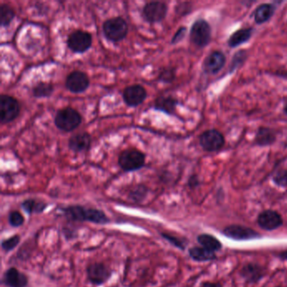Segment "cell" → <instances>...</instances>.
Segmentation results:
<instances>
[{"label":"cell","instance_id":"6da1fadb","mask_svg":"<svg viewBox=\"0 0 287 287\" xmlns=\"http://www.w3.org/2000/svg\"><path fill=\"white\" fill-rule=\"evenodd\" d=\"M67 219L74 222H90L104 225L109 223V219L104 211L99 209L86 208L83 206L74 205L61 208Z\"/></svg>","mask_w":287,"mask_h":287},{"label":"cell","instance_id":"7a4b0ae2","mask_svg":"<svg viewBox=\"0 0 287 287\" xmlns=\"http://www.w3.org/2000/svg\"><path fill=\"white\" fill-rule=\"evenodd\" d=\"M103 33L109 41L118 42L123 40L128 33V26L121 17H115L107 19L103 24Z\"/></svg>","mask_w":287,"mask_h":287},{"label":"cell","instance_id":"3957f363","mask_svg":"<svg viewBox=\"0 0 287 287\" xmlns=\"http://www.w3.org/2000/svg\"><path fill=\"white\" fill-rule=\"evenodd\" d=\"M82 122V117L79 112L71 107L60 109L55 116L54 123L59 130L72 131L75 130Z\"/></svg>","mask_w":287,"mask_h":287},{"label":"cell","instance_id":"277c9868","mask_svg":"<svg viewBox=\"0 0 287 287\" xmlns=\"http://www.w3.org/2000/svg\"><path fill=\"white\" fill-rule=\"evenodd\" d=\"M118 164L125 172L139 170L144 166L145 154L139 150H125L119 156Z\"/></svg>","mask_w":287,"mask_h":287},{"label":"cell","instance_id":"5b68a950","mask_svg":"<svg viewBox=\"0 0 287 287\" xmlns=\"http://www.w3.org/2000/svg\"><path fill=\"white\" fill-rule=\"evenodd\" d=\"M191 42L198 48H205L211 39V29L207 20L197 19L191 26L190 32Z\"/></svg>","mask_w":287,"mask_h":287},{"label":"cell","instance_id":"8992f818","mask_svg":"<svg viewBox=\"0 0 287 287\" xmlns=\"http://www.w3.org/2000/svg\"><path fill=\"white\" fill-rule=\"evenodd\" d=\"M19 103L15 98L8 95L0 97V121L2 123H10L19 117Z\"/></svg>","mask_w":287,"mask_h":287},{"label":"cell","instance_id":"52a82bcc","mask_svg":"<svg viewBox=\"0 0 287 287\" xmlns=\"http://www.w3.org/2000/svg\"><path fill=\"white\" fill-rule=\"evenodd\" d=\"M68 48L74 53H83L92 46V36L87 31H75L70 34L67 40Z\"/></svg>","mask_w":287,"mask_h":287},{"label":"cell","instance_id":"ba28073f","mask_svg":"<svg viewBox=\"0 0 287 287\" xmlns=\"http://www.w3.org/2000/svg\"><path fill=\"white\" fill-rule=\"evenodd\" d=\"M200 144L207 152H216L225 144V139L220 131L215 129L207 130L200 136Z\"/></svg>","mask_w":287,"mask_h":287},{"label":"cell","instance_id":"9c48e42d","mask_svg":"<svg viewBox=\"0 0 287 287\" xmlns=\"http://www.w3.org/2000/svg\"><path fill=\"white\" fill-rule=\"evenodd\" d=\"M223 234L236 241H249L261 237V235L256 231L242 225L228 226L223 229Z\"/></svg>","mask_w":287,"mask_h":287},{"label":"cell","instance_id":"30bf717a","mask_svg":"<svg viewBox=\"0 0 287 287\" xmlns=\"http://www.w3.org/2000/svg\"><path fill=\"white\" fill-rule=\"evenodd\" d=\"M168 12L166 4L163 2H150L143 9V19L149 23H158L165 19Z\"/></svg>","mask_w":287,"mask_h":287},{"label":"cell","instance_id":"8fae6325","mask_svg":"<svg viewBox=\"0 0 287 287\" xmlns=\"http://www.w3.org/2000/svg\"><path fill=\"white\" fill-rule=\"evenodd\" d=\"M87 278L93 285H103L112 277V271L102 263H91L87 267Z\"/></svg>","mask_w":287,"mask_h":287},{"label":"cell","instance_id":"7c38bea8","mask_svg":"<svg viewBox=\"0 0 287 287\" xmlns=\"http://www.w3.org/2000/svg\"><path fill=\"white\" fill-rule=\"evenodd\" d=\"M90 78L88 75L81 71H74L68 75L65 86L70 92L80 94L88 90L90 87Z\"/></svg>","mask_w":287,"mask_h":287},{"label":"cell","instance_id":"4fadbf2b","mask_svg":"<svg viewBox=\"0 0 287 287\" xmlns=\"http://www.w3.org/2000/svg\"><path fill=\"white\" fill-rule=\"evenodd\" d=\"M257 223L262 229L266 231L276 230L283 224L281 215L273 210H266L259 214Z\"/></svg>","mask_w":287,"mask_h":287},{"label":"cell","instance_id":"5bb4252c","mask_svg":"<svg viewBox=\"0 0 287 287\" xmlns=\"http://www.w3.org/2000/svg\"><path fill=\"white\" fill-rule=\"evenodd\" d=\"M147 96V91L139 84L126 87L122 94L124 102L130 107L138 106L143 104Z\"/></svg>","mask_w":287,"mask_h":287},{"label":"cell","instance_id":"9a60e30c","mask_svg":"<svg viewBox=\"0 0 287 287\" xmlns=\"http://www.w3.org/2000/svg\"><path fill=\"white\" fill-rule=\"evenodd\" d=\"M226 63L225 55L219 51H215L205 58L202 65L204 73L207 74H216L221 71Z\"/></svg>","mask_w":287,"mask_h":287},{"label":"cell","instance_id":"2e32d148","mask_svg":"<svg viewBox=\"0 0 287 287\" xmlns=\"http://www.w3.org/2000/svg\"><path fill=\"white\" fill-rule=\"evenodd\" d=\"M266 274V269L256 263H247L240 271V275L245 279V281L251 284L260 281Z\"/></svg>","mask_w":287,"mask_h":287},{"label":"cell","instance_id":"e0dca14e","mask_svg":"<svg viewBox=\"0 0 287 287\" xmlns=\"http://www.w3.org/2000/svg\"><path fill=\"white\" fill-rule=\"evenodd\" d=\"M3 283L8 287H26L28 285V277L12 267L5 271Z\"/></svg>","mask_w":287,"mask_h":287},{"label":"cell","instance_id":"ac0fdd59","mask_svg":"<svg viewBox=\"0 0 287 287\" xmlns=\"http://www.w3.org/2000/svg\"><path fill=\"white\" fill-rule=\"evenodd\" d=\"M91 137L89 133H78L69 141V149L75 152H83L91 147Z\"/></svg>","mask_w":287,"mask_h":287},{"label":"cell","instance_id":"d6986e66","mask_svg":"<svg viewBox=\"0 0 287 287\" xmlns=\"http://www.w3.org/2000/svg\"><path fill=\"white\" fill-rule=\"evenodd\" d=\"M178 104V100L173 96H159L155 100V109L168 115H173Z\"/></svg>","mask_w":287,"mask_h":287},{"label":"cell","instance_id":"ffe728a7","mask_svg":"<svg viewBox=\"0 0 287 287\" xmlns=\"http://www.w3.org/2000/svg\"><path fill=\"white\" fill-rule=\"evenodd\" d=\"M253 31L254 30L252 28H245L235 31L234 33L228 39V46L231 48H234L242 45L244 43L247 42L252 37Z\"/></svg>","mask_w":287,"mask_h":287},{"label":"cell","instance_id":"44dd1931","mask_svg":"<svg viewBox=\"0 0 287 287\" xmlns=\"http://www.w3.org/2000/svg\"><path fill=\"white\" fill-rule=\"evenodd\" d=\"M275 11V7L271 4H263L259 5L254 11V20L257 24H263L271 19Z\"/></svg>","mask_w":287,"mask_h":287},{"label":"cell","instance_id":"7402d4cb","mask_svg":"<svg viewBox=\"0 0 287 287\" xmlns=\"http://www.w3.org/2000/svg\"><path fill=\"white\" fill-rule=\"evenodd\" d=\"M276 139V135L272 129L269 127H260L258 129L255 136V143L260 147H266L273 144Z\"/></svg>","mask_w":287,"mask_h":287},{"label":"cell","instance_id":"603a6c76","mask_svg":"<svg viewBox=\"0 0 287 287\" xmlns=\"http://www.w3.org/2000/svg\"><path fill=\"white\" fill-rule=\"evenodd\" d=\"M197 242L202 245V247L207 249L209 251L218 252L223 248L222 242L216 237L210 234H201L197 237Z\"/></svg>","mask_w":287,"mask_h":287},{"label":"cell","instance_id":"cb8c5ba5","mask_svg":"<svg viewBox=\"0 0 287 287\" xmlns=\"http://www.w3.org/2000/svg\"><path fill=\"white\" fill-rule=\"evenodd\" d=\"M189 255L197 262H207L216 259V253L209 251L203 247H193L189 249Z\"/></svg>","mask_w":287,"mask_h":287},{"label":"cell","instance_id":"d4e9b609","mask_svg":"<svg viewBox=\"0 0 287 287\" xmlns=\"http://www.w3.org/2000/svg\"><path fill=\"white\" fill-rule=\"evenodd\" d=\"M22 209L26 211V213L31 215L33 213H42L48 207V204L41 201H37L35 199H27L22 202Z\"/></svg>","mask_w":287,"mask_h":287},{"label":"cell","instance_id":"484cf974","mask_svg":"<svg viewBox=\"0 0 287 287\" xmlns=\"http://www.w3.org/2000/svg\"><path fill=\"white\" fill-rule=\"evenodd\" d=\"M15 16V13L10 5L1 4L0 5V26L6 27L10 26Z\"/></svg>","mask_w":287,"mask_h":287},{"label":"cell","instance_id":"4316f807","mask_svg":"<svg viewBox=\"0 0 287 287\" xmlns=\"http://www.w3.org/2000/svg\"><path fill=\"white\" fill-rule=\"evenodd\" d=\"M54 91L51 83H39L32 89V95L36 98L50 97Z\"/></svg>","mask_w":287,"mask_h":287},{"label":"cell","instance_id":"83f0119b","mask_svg":"<svg viewBox=\"0 0 287 287\" xmlns=\"http://www.w3.org/2000/svg\"><path fill=\"white\" fill-rule=\"evenodd\" d=\"M148 189L145 185H138L133 190H130L129 198L133 202H141L147 196Z\"/></svg>","mask_w":287,"mask_h":287},{"label":"cell","instance_id":"f1b7e54d","mask_svg":"<svg viewBox=\"0 0 287 287\" xmlns=\"http://www.w3.org/2000/svg\"><path fill=\"white\" fill-rule=\"evenodd\" d=\"M160 234H161L162 237H164V239L170 242L171 245H173L174 247L178 248L181 250H185V248H186L187 242H185V240L181 239L180 237H175V236L169 234V233H161Z\"/></svg>","mask_w":287,"mask_h":287},{"label":"cell","instance_id":"f546056e","mask_svg":"<svg viewBox=\"0 0 287 287\" xmlns=\"http://www.w3.org/2000/svg\"><path fill=\"white\" fill-rule=\"evenodd\" d=\"M8 221H9L10 225L14 227V228H19V227H21L24 224L25 218L23 215L19 211H13L9 214Z\"/></svg>","mask_w":287,"mask_h":287},{"label":"cell","instance_id":"4dcf8cb0","mask_svg":"<svg viewBox=\"0 0 287 287\" xmlns=\"http://www.w3.org/2000/svg\"><path fill=\"white\" fill-rule=\"evenodd\" d=\"M20 242V237L18 235H14L12 237H9L7 239L3 240L1 242V246H2L3 250L5 252H10L14 248L16 247L17 245H19Z\"/></svg>","mask_w":287,"mask_h":287},{"label":"cell","instance_id":"1f68e13d","mask_svg":"<svg viewBox=\"0 0 287 287\" xmlns=\"http://www.w3.org/2000/svg\"><path fill=\"white\" fill-rule=\"evenodd\" d=\"M159 78L164 83H172L175 78V69L173 68L163 69L159 74Z\"/></svg>","mask_w":287,"mask_h":287},{"label":"cell","instance_id":"d6a6232c","mask_svg":"<svg viewBox=\"0 0 287 287\" xmlns=\"http://www.w3.org/2000/svg\"><path fill=\"white\" fill-rule=\"evenodd\" d=\"M247 57L246 52L245 51H239V52H236L232 60V63L230 66V71H234L235 69H237V67H239L245 62V59Z\"/></svg>","mask_w":287,"mask_h":287},{"label":"cell","instance_id":"836d02e7","mask_svg":"<svg viewBox=\"0 0 287 287\" xmlns=\"http://www.w3.org/2000/svg\"><path fill=\"white\" fill-rule=\"evenodd\" d=\"M275 185L280 187H287V169H280L273 176Z\"/></svg>","mask_w":287,"mask_h":287},{"label":"cell","instance_id":"e575fe53","mask_svg":"<svg viewBox=\"0 0 287 287\" xmlns=\"http://www.w3.org/2000/svg\"><path fill=\"white\" fill-rule=\"evenodd\" d=\"M185 33H186V28L184 27V26H182V27L179 29L178 31H177L175 35L173 36L171 42L173 43V44H176V43L180 42V41L182 40V39L185 37Z\"/></svg>","mask_w":287,"mask_h":287},{"label":"cell","instance_id":"d590c367","mask_svg":"<svg viewBox=\"0 0 287 287\" xmlns=\"http://www.w3.org/2000/svg\"><path fill=\"white\" fill-rule=\"evenodd\" d=\"M188 185H189L190 188H192V189L197 187V186L199 185V180L197 178V176H191L189 181H188Z\"/></svg>","mask_w":287,"mask_h":287},{"label":"cell","instance_id":"8d00e7d4","mask_svg":"<svg viewBox=\"0 0 287 287\" xmlns=\"http://www.w3.org/2000/svg\"><path fill=\"white\" fill-rule=\"evenodd\" d=\"M200 287H223V285L220 283L209 282V281H207V282L202 283Z\"/></svg>","mask_w":287,"mask_h":287},{"label":"cell","instance_id":"74e56055","mask_svg":"<svg viewBox=\"0 0 287 287\" xmlns=\"http://www.w3.org/2000/svg\"><path fill=\"white\" fill-rule=\"evenodd\" d=\"M278 257L282 260H287V249L284 251L280 252V254H278Z\"/></svg>","mask_w":287,"mask_h":287},{"label":"cell","instance_id":"f35d334b","mask_svg":"<svg viewBox=\"0 0 287 287\" xmlns=\"http://www.w3.org/2000/svg\"><path fill=\"white\" fill-rule=\"evenodd\" d=\"M283 109H284V112H285V114L287 115V99L286 100H285V104H284V108H283Z\"/></svg>","mask_w":287,"mask_h":287},{"label":"cell","instance_id":"ab89813d","mask_svg":"<svg viewBox=\"0 0 287 287\" xmlns=\"http://www.w3.org/2000/svg\"><path fill=\"white\" fill-rule=\"evenodd\" d=\"M276 287H282V286H276Z\"/></svg>","mask_w":287,"mask_h":287}]
</instances>
